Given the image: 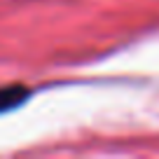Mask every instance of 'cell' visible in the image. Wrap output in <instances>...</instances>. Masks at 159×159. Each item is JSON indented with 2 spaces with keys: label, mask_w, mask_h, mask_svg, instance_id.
I'll use <instances>...</instances> for the list:
<instances>
[{
  "label": "cell",
  "mask_w": 159,
  "mask_h": 159,
  "mask_svg": "<svg viewBox=\"0 0 159 159\" xmlns=\"http://www.w3.org/2000/svg\"><path fill=\"white\" fill-rule=\"evenodd\" d=\"M30 89L21 84H10V87H0V115L10 112L14 108H21V105L28 101Z\"/></svg>",
  "instance_id": "obj_1"
}]
</instances>
